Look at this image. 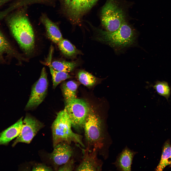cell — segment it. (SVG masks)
I'll list each match as a JSON object with an SVG mask.
<instances>
[{"label": "cell", "instance_id": "1", "mask_svg": "<svg viewBox=\"0 0 171 171\" xmlns=\"http://www.w3.org/2000/svg\"><path fill=\"white\" fill-rule=\"evenodd\" d=\"M8 23L12 33L21 48L25 54H30L34 48V35L26 16L18 13L12 17Z\"/></svg>", "mask_w": 171, "mask_h": 171}, {"label": "cell", "instance_id": "2", "mask_svg": "<svg viewBox=\"0 0 171 171\" xmlns=\"http://www.w3.org/2000/svg\"><path fill=\"white\" fill-rule=\"evenodd\" d=\"M71 120L66 108L57 114L51 128L54 147L58 143L65 142L70 144L72 142L84 147L81 135L74 132L71 129Z\"/></svg>", "mask_w": 171, "mask_h": 171}, {"label": "cell", "instance_id": "3", "mask_svg": "<svg viewBox=\"0 0 171 171\" xmlns=\"http://www.w3.org/2000/svg\"><path fill=\"white\" fill-rule=\"evenodd\" d=\"M121 0H107L101 11V21L106 31L118 29L127 17L126 7Z\"/></svg>", "mask_w": 171, "mask_h": 171}, {"label": "cell", "instance_id": "4", "mask_svg": "<svg viewBox=\"0 0 171 171\" xmlns=\"http://www.w3.org/2000/svg\"><path fill=\"white\" fill-rule=\"evenodd\" d=\"M99 32V40L112 47L119 49L133 45L135 43L137 37L135 31L126 21L114 31L110 32L101 30Z\"/></svg>", "mask_w": 171, "mask_h": 171}, {"label": "cell", "instance_id": "5", "mask_svg": "<svg viewBox=\"0 0 171 171\" xmlns=\"http://www.w3.org/2000/svg\"><path fill=\"white\" fill-rule=\"evenodd\" d=\"M83 129L88 147L98 150L103 145L104 137L101 121L93 112H89L85 122Z\"/></svg>", "mask_w": 171, "mask_h": 171}, {"label": "cell", "instance_id": "6", "mask_svg": "<svg viewBox=\"0 0 171 171\" xmlns=\"http://www.w3.org/2000/svg\"><path fill=\"white\" fill-rule=\"evenodd\" d=\"M65 107L71 121L72 127L77 131L83 129L89 113V108L84 100L76 98L66 104Z\"/></svg>", "mask_w": 171, "mask_h": 171}, {"label": "cell", "instance_id": "7", "mask_svg": "<svg viewBox=\"0 0 171 171\" xmlns=\"http://www.w3.org/2000/svg\"><path fill=\"white\" fill-rule=\"evenodd\" d=\"M48 86L47 74L45 68L43 67L39 79L32 86L25 109H29L36 107L43 101L47 93Z\"/></svg>", "mask_w": 171, "mask_h": 171}, {"label": "cell", "instance_id": "8", "mask_svg": "<svg viewBox=\"0 0 171 171\" xmlns=\"http://www.w3.org/2000/svg\"><path fill=\"white\" fill-rule=\"evenodd\" d=\"M44 127L42 123L32 116H26L23 121L20 132L12 146L19 142L30 143L38 131Z\"/></svg>", "mask_w": 171, "mask_h": 171}, {"label": "cell", "instance_id": "9", "mask_svg": "<svg viewBox=\"0 0 171 171\" xmlns=\"http://www.w3.org/2000/svg\"><path fill=\"white\" fill-rule=\"evenodd\" d=\"M66 8L71 18L77 20L90 9L98 0H63Z\"/></svg>", "mask_w": 171, "mask_h": 171}, {"label": "cell", "instance_id": "10", "mask_svg": "<svg viewBox=\"0 0 171 171\" xmlns=\"http://www.w3.org/2000/svg\"><path fill=\"white\" fill-rule=\"evenodd\" d=\"M53 148V151L49 156L55 166L60 167L71 159L73 152L70 144L62 142Z\"/></svg>", "mask_w": 171, "mask_h": 171}, {"label": "cell", "instance_id": "11", "mask_svg": "<svg viewBox=\"0 0 171 171\" xmlns=\"http://www.w3.org/2000/svg\"><path fill=\"white\" fill-rule=\"evenodd\" d=\"M97 150L93 149L91 151L87 147L83 150L82 160L76 168V171H100L102 164L97 155Z\"/></svg>", "mask_w": 171, "mask_h": 171}, {"label": "cell", "instance_id": "12", "mask_svg": "<svg viewBox=\"0 0 171 171\" xmlns=\"http://www.w3.org/2000/svg\"><path fill=\"white\" fill-rule=\"evenodd\" d=\"M136 152L127 147L119 154L114 164L117 169L122 171H130L133 157Z\"/></svg>", "mask_w": 171, "mask_h": 171}, {"label": "cell", "instance_id": "13", "mask_svg": "<svg viewBox=\"0 0 171 171\" xmlns=\"http://www.w3.org/2000/svg\"><path fill=\"white\" fill-rule=\"evenodd\" d=\"M21 118L17 122L0 133V145H7L19 134L23 122Z\"/></svg>", "mask_w": 171, "mask_h": 171}, {"label": "cell", "instance_id": "14", "mask_svg": "<svg viewBox=\"0 0 171 171\" xmlns=\"http://www.w3.org/2000/svg\"><path fill=\"white\" fill-rule=\"evenodd\" d=\"M41 20L45 27L49 38L53 42L57 44L63 39L58 27L45 16L42 17Z\"/></svg>", "mask_w": 171, "mask_h": 171}, {"label": "cell", "instance_id": "15", "mask_svg": "<svg viewBox=\"0 0 171 171\" xmlns=\"http://www.w3.org/2000/svg\"><path fill=\"white\" fill-rule=\"evenodd\" d=\"M78 85L73 81H69L64 83L62 90L66 104L76 98V92Z\"/></svg>", "mask_w": 171, "mask_h": 171}, {"label": "cell", "instance_id": "16", "mask_svg": "<svg viewBox=\"0 0 171 171\" xmlns=\"http://www.w3.org/2000/svg\"><path fill=\"white\" fill-rule=\"evenodd\" d=\"M171 148L170 143L166 142L164 145L160 160L156 171H162L166 166L171 164Z\"/></svg>", "mask_w": 171, "mask_h": 171}, {"label": "cell", "instance_id": "17", "mask_svg": "<svg viewBox=\"0 0 171 171\" xmlns=\"http://www.w3.org/2000/svg\"><path fill=\"white\" fill-rule=\"evenodd\" d=\"M47 62L51 74L52 81L53 87L55 88L60 83L66 80L71 77L67 73L58 71L54 69L51 65V60L49 58Z\"/></svg>", "mask_w": 171, "mask_h": 171}, {"label": "cell", "instance_id": "18", "mask_svg": "<svg viewBox=\"0 0 171 171\" xmlns=\"http://www.w3.org/2000/svg\"><path fill=\"white\" fill-rule=\"evenodd\" d=\"M15 52L6 38L0 31V59L2 60L5 54L14 56Z\"/></svg>", "mask_w": 171, "mask_h": 171}, {"label": "cell", "instance_id": "19", "mask_svg": "<svg viewBox=\"0 0 171 171\" xmlns=\"http://www.w3.org/2000/svg\"><path fill=\"white\" fill-rule=\"evenodd\" d=\"M57 44L60 50L66 56L71 57L77 52L74 46L67 39L63 38Z\"/></svg>", "mask_w": 171, "mask_h": 171}, {"label": "cell", "instance_id": "20", "mask_svg": "<svg viewBox=\"0 0 171 171\" xmlns=\"http://www.w3.org/2000/svg\"><path fill=\"white\" fill-rule=\"evenodd\" d=\"M51 65L56 70L67 73L72 71L77 64L75 62L55 61L51 63Z\"/></svg>", "mask_w": 171, "mask_h": 171}, {"label": "cell", "instance_id": "21", "mask_svg": "<svg viewBox=\"0 0 171 171\" xmlns=\"http://www.w3.org/2000/svg\"><path fill=\"white\" fill-rule=\"evenodd\" d=\"M78 76L79 81L82 84L87 87L93 86L96 81L95 77L92 75L84 71H80Z\"/></svg>", "mask_w": 171, "mask_h": 171}, {"label": "cell", "instance_id": "22", "mask_svg": "<svg viewBox=\"0 0 171 171\" xmlns=\"http://www.w3.org/2000/svg\"><path fill=\"white\" fill-rule=\"evenodd\" d=\"M153 87L160 95L167 99L169 97L171 93L170 89L167 82L157 81Z\"/></svg>", "mask_w": 171, "mask_h": 171}, {"label": "cell", "instance_id": "23", "mask_svg": "<svg viewBox=\"0 0 171 171\" xmlns=\"http://www.w3.org/2000/svg\"><path fill=\"white\" fill-rule=\"evenodd\" d=\"M74 161L72 159H70L66 163L60 166L58 168L59 171H72L74 169Z\"/></svg>", "mask_w": 171, "mask_h": 171}, {"label": "cell", "instance_id": "24", "mask_svg": "<svg viewBox=\"0 0 171 171\" xmlns=\"http://www.w3.org/2000/svg\"><path fill=\"white\" fill-rule=\"evenodd\" d=\"M33 171H52L51 167L43 164H37L34 166L32 168Z\"/></svg>", "mask_w": 171, "mask_h": 171}, {"label": "cell", "instance_id": "25", "mask_svg": "<svg viewBox=\"0 0 171 171\" xmlns=\"http://www.w3.org/2000/svg\"><path fill=\"white\" fill-rule=\"evenodd\" d=\"M10 0H0V6Z\"/></svg>", "mask_w": 171, "mask_h": 171}, {"label": "cell", "instance_id": "26", "mask_svg": "<svg viewBox=\"0 0 171 171\" xmlns=\"http://www.w3.org/2000/svg\"></svg>", "mask_w": 171, "mask_h": 171}]
</instances>
